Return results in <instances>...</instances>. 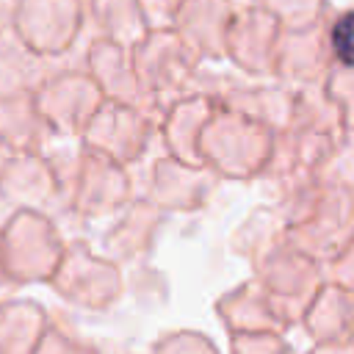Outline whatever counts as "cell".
<instances>
[{
  "label": "cell",
  "mask_w": 354,
  "mask_h": 354,
  "mask_svg": "<svg viewBox=\"0 0 354 354\" xmlns=\"http://www.w3.org/2000/svg\"><path fill=\"white\" fill-rule=\"evenodd\" d=\"M230 354H293L279 332H232Z\"/></svg>",
  "instance_id": "obj_1"
},
{
  "label": "cell",
  "mask_w": 354,
  "mask_h": 354,
  "mask_svg": "<svg viewBox=\"0 0 354 354\" xmlns=\"http://www.w3.org/2000/svg\"><path fill=\"white\" fill-rule=\"evenodd\" d=\"M307 354H354V340H335V343H315Z\"/></svg>",
  "instance_id": "obj_5"
},
{
  "label": "cell",
  "mask_w": 354,
  "mask_h": 354,
  "mask_svg": "<svg viewBox=\"0 0 354 354\" xmlns=\"http://www.w3.org/2000/svg\"><path fill=\"white\" fill-rule=\"evenodd\" d=\"M33 354H100V351H97L91 343H86V340L69 337V335H64L61 329L47 326V332H44V337L39 340V346H36Z\"/></svg>",
  "instance_id": "obj_3"
},
{
  "label": "cell",
  "mask_w": 354,
  "mask_h": 354,
  "mask_svg": "<svg viewBox=\"0 0 354 354\" xmlns=\"http://www.w3.org/2000/svg\"><path fill=\"white\" fill-rule=\"evenodd\" d=\"M149 354H221L216 343L196 332H174L160 337Z\"/></svg>",
  "instance_id": "obj_2"
},
{
  "label": "cell",
  "mask_w": 354,
  "mask_h": 354,
  "mask_svg": "<svg viewBox=\"0 0 354 354\" xmlns=\"http://www.w3.org/2000/svg\"><path fill=\"white\" fill-rule=\"evenodd\" d=\"M332 47H335V55L346 66H354V11L343 14L335 22V28H332Z\"/></svg>",
  "instance_id": "obj_4"
}]
</instances>
